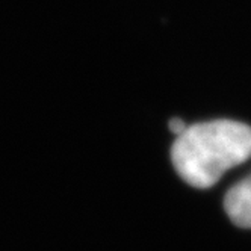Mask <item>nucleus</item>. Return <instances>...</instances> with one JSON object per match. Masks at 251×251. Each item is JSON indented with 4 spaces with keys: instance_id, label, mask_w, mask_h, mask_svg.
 <instances>
[{
    "instance_id": "f257e3e1",
    "label": "nucleus",
    "mask_w": 251,
    "mask_h": 251,
    "mask_svg": "<svg viewBox=\"0 0 251 251\" xmlns=\"http://www.w3.org/2000/svg\"><path fill=\"white\" fill-rule=\"evenodd\" d=\"M251 157V127L233 120L188 126L171 149L176 171L199 189L217 183L231 168Z\"/></svg>"
},
{
    "instance_id": "f03ea898",
    "label": "nucleus",
    "mask_w": 251,
    "mask_h": 251,
    "mask_svg": "<svg viewBox=\"0 0 251 251\" xmlns=\"http://www.w3.org/2000/svg\"><path fill=\"white\" fill-rule=\"evenodd\" d=\"M224 209L235 226L251 228V174L228 189Z\"/></svg>"
},
{
    "instance_id": "7ed1b4c3",
    "label": "nucleus",
    "mask_w": 251,
    "mask_h": 251,
    "mask_svg": "<svg viewBox=\"0 0 251 251\" xmlns=\"http://www.w3.org/2000/svg\"><path fill=\"white\" fill-rule=\"evenodd\" d=\"M168 127H170V130H171V133H174L176 135V138L178 136V135H182L185 130H186V123L183 121V120H180V118H171L170 120V124H168Z\"/></svg>"
}]
</instances>
